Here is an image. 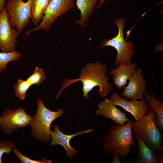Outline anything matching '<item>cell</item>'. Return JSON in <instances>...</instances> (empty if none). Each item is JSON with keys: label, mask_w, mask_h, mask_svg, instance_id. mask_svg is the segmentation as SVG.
Listing matches in <instances>:
<instances>
[{"label": "cell", "mask_w": 163, "mask_h": 163, "mask_svg": "<svg viewBox=\"0 0 163 163\" xmlns=\"http://www.w3.org/2000/svg\"><path fill=\"white\" fill-rule=\"evenodd\" d=\"M107 72L106 63L102 64L101 62L98 61L95 63L87 64L81 69L78 78H67L63 82L62 88L58 92L56 98L59 97L61 93L66 88L78 81L82 83V96L84 98L88 99L89 97V93L96 86L99 87L97 91L99 96L105 97L113 89L112 84L108 82L110 77L107 75Z\"/></svg>", "instance_id": "obj_1"}, {"label": "cell", "mask_w": 163, "mask_h": 163, "mask_svg": "<svg viewBox=\"0 0 163 163\" xmlns=\"http://www.w3.org/2000/svg\"><path fill=\"white\" fill-rule=\"evenodd\" d=\"M132 119H130L123 125H112L105 135L103 141V149L111 155L117 151L122 158H126L131 153V146L136 147L137 143L133 138L132 131Z\"/></svg>", "instance_id": "obj_2"}, {"label": "cell", "mask_w": 163, "mask_h": 163, "mask_svg": "<svg viewBox=\"0 0 163 163\" xmlns=\"http://www.w3.org/2000/svg\"><path fill=\"white\" fill-rule=\"evenodd\" d=\"M156 114L153 109L149 107L143 117L139 120L132 121V133L140 137L146 145L156 153L163 152L161 146L162 142L161 131L157 127L155 119Z\"/></svg>", "instance_id": "obj_3"}, {"label": "cell", "mask_w": 163, "mask_h": 163, "mask_svg": "<svg viewBox=\"0 0 163 163\" xmlns=\"http://www.w3.org/2000/svg\"><path fill=\"white\" fill-rule=\"evenodd\" d=\"M37 108L36 114L30 124L32 135L40 142L48 143L51 140V123L55 119L60 117L65 111L62 108H59L56 111L50 110L44 105L40 97L37 99Z\"/></svg>", "instance_id": "obj_4"}, {"label": "cell", "mask_w": 163, "mask_h": 163, "mask_svg": "<svg viewBox=\"0 0 163 163\" xmlns=\"http://www.w3.org/2000/svg\"><path fill=\"white\" fill-rule=\"evenodd\" d=\"M125 21V19L121 17L114 19V22L117 24L118 29L117 34L110 40H103L100 46L101 49L109 46L116 50L117 55L115 62L117 67L122 63H132L131 58L135 53V47L131 41L126 42L124 39L123 29Z\"/></svg>", "instance_id": "obj_5"}, {"label": "cell", "mask_w": 163, "mask_h": 163, "mask_svg": "<svg viewBox=\"0 0 163 163\" xmlns=\"http://www.w3.org/2000/svg\"><path fill=\"white\" fill-rule=\"evenodd\" d=\"M33 0H8L5 8L11 27L16 28L19 34L27 25L31 17Z\"/></svg>", "instance_id": "obj_6"}, {"label": "cell", "mask_w": 163, "mask_h": 163, "mask_svg": "<svg viewBox=\"0 0 163 163\" xmlns=\"http://www.w3.org/2000/svg\"><path fill=\"white\" fill-rule=\"evenodd\" d=\"M75 0H50L45 11L41 22L34 28L27 30L25 35L32 32L43 30L48 31L59 17L67 13L74 7Z\"/></svg>", "instance_id": "obj_7"}, {"label": "cell", "mask_w": 163, "mask_h": 163, "mask_svg": "<svg viewBox=\"0 0 163 163\" xmlns=\"http://www.w3.org/2000/svg\"><path fill=\"white\" fill-rule=\"evenodd\" d=\"M34 117L28 115L22 107L16 110L7 109L2 113L0 129L7 134H11L30 125Z\"/></svg>", "instance_id": "obj_8"}, {"label": "cell", "mask_w": 163, "mask_h": 163, "mask_svg": "<svg viewBox=\"0 0 163 163\" xmlns=\"http://www.w3.org/2000/svg\"><path fill=\"white\" fill-rule=\"evenodd\" d=\"M19 34L11 26L5 8L0 13V49L2 52H9L15 50Z\"/></svg>", "instance_id": "obj_9"}, {"label": "cell", "mask_w": 163, "mask_h": 163, "mask_svg": "<svg viewBox=\"0 0 163 163\" xmlns=\"http://www.w3.org/2000/svg\"><path fill=\"white\" fill-rule=\"evenodd\" d=\"M127 86L124 87L121 95L126 99L142 100L146 93V81L142 70L137 69L132 75Z\"/></svg>", "instance_id": "obj_10"}, {"label": "cell", "mask_w": 163, "mask_h": 163, "mask_svg": "<svg viewBox=\"0 0 163 163\" xmlns=\"http://www.w3.org/2000/svg\"><path fill=\"white\" fill-rule=\"evenodd\" d=\"M109 99L115 105L121 107L130 113L135 121L142 118L149 107L146 104L147 101L145 99L140 101L132 100L128 101L126 98L120 97L117 92H113Z\"/></svg>", "instance_id": "obj_11"}, {"label": "cell", "mask_w": 163, "mask_h": 163, "mask_svg": "<svg viewBox=\"0 0 163 163\" xmlns=\"http://www.w3.org/2000/svg\"><path fill=\"white\" fill-rule=\"evenodd\" d=\"M54 131L51 130V143L52 145H61L66 151V156L70 159L72 158L74 155L78 153V150L72 148L70 145V141L73 137L85 133H89L94 131L93 128H90L82 131H79L75 133L67 135L61 132L59 127L56 124L53 126Z\"/></svg>", "instance_id": "obj_12"}, {"label": "cell", "mask_w": 163, "mask_h": 163, "mask_svg": "<svg viewBox=\"0 0 163 163\" xmlns=\"http://www.w3.org/2000/svg\"><path fill=\"white\" fill-rule=\"evenodd\" d=\"M98 107V109L95 112L96 115L110 119L116 124L122 126L129 120L126 113L116 107L109 99L105 98L104 101H100Z\"/></svg>", "instance_id": "obj_13"}, {"label": "cell", "mask_w": 163, "mask_h": 163, "mask_svg": "<svg viewBox=\"0 0 163 163\" xmlns=\"http://www.w3.org/2000/svg\"><path fill=\"white\" fill-rule=\"evenodd\" d=\"M137 64L132 62L129 64L122 63L116 69H113L108 72L112 75L113 83L119 89L124 87L132 75L136 70Z\"/></svg>", "instance_id": "obj_14"}, {"label": "cell", "mask_w": 163, "mask_h": 163, "mask_svg": "<svg viewBox=\"0 0 163 163\" xmlns=\"http://www.w3.org/2000/svg\"><path fill=\"white\" fill-rule=\"evenodd\" d=\"M135 134L138 144L137 163H163V158L161 155L155 152L146 145L140 137Z\"/></svg>", "instance_id": "obj_15"}, {"label": "cell", "mask_w": 163, "mask_h": 163, "mask_svg": "<svg viewBox=\"0 0 163 163\" xmlns=\"http://www.w3.org/2000/svg\"><path fill=\"white\" fill-rule=\"evenodd\" d=\"M98 0H76L78 9L81 13L80 18L73 23L81 28H85L88 25L90 18L93 13L94 8Z\"/></svg>", "instance_id": "obj_16"}, {"label": "cell", "mask_w": 163, "mask_h": 163, "mask_svg": "<svg viewBox=\"0 0 163 163\" xmlns=\"http://www.w3.org/2000/svg\"><path fill=\"white\" fill-rule=\"evenodd\" d=\"M146 93L145 95L147 104L152 108L155 112L156 116L155 123L158 129L161 131L163 129V103L157 99L155 94Z\"/></svg>", "instance_id": "obj_17"}, {"label": "cell", "mask_w": 163, "mask_h": 163, "mask_svg": "<svg viewBox=\"0 0 163 163\" xmlns=\"http://www.w3.org/2000/svg\"><path fill=\"white\" fill-rule=\"evenodd\" d=\"M50 0H33L31 10L30 19L36 27L43 18L45 11Z\"/></svg>", "instance_id": "obj_18"}, {"label": "cell", "mask_w": 163, "mask_h": 163, "mask_svg": "<svg viewBox=\"0 0 163 163\" xmlns=\"http://www.w3.org/2000/svg\"><path fill=\"white\" fill-rule=\"evenodd\" d=\"M21 53L16 50L9 52H0V73L5 71L10 62L20 59Z\"/></svg>", "instance_id": "obj_19"}, {"label": "cell", "mask_w": 163, "mask_h": 163, "mask_svg": "<svg viewBox=\"0 0 163 163\" xmlns=\"http://www.w3.org/2000/svg\"><path fill=\"white\" fill-rule=\"evenodd\" d=\"M31 85L26 80L19 79L14 86L15 95L21 100L25 98L26 93Z\"/></svg>", "instance_id": "obj_20"}, {"label": "cell", "mask_w": 163, "mask_h": 163, "mask_svg": "<svg viewBox=\"0 0 163 163\" xmlns=\"http://www.w3.org/2000/svg\"><path fill=\"white\" fill-rule=\"evenodd\" d=\"M46 76L43 70L38 67H36L33 73L26 79L32 85L36 84L37 86L41 85L46 79Z\"/></svg>", "instance_id": "obj_21"}, {"label": "cell", "mask_w": 163, "mask_h": 163, "mask_svg": "<svg viewBox=\"0 0 163 163\" xmlns=\"http://www.w3.org/2000/svg\"><path fill=\"white\" fill-rule=\"evenodd\" d=\"M15 147L14 142L10 140L0 141V163H2V158L4 153L9 154Z\"/></svg>", "instance_id": "obj_22"}, {"label": "cell", "mask_w": 163, "mask_h": 163, "mask_svg": "<svg viewBox=\"0 0 163 163\" xmlns=\"http://www.w3.org/2000/svg\"><path fill=\"white\" fill-rule=\"evenodd\" d=\"M13 150L15 155L22 163H50L51 162V160H46L44 158H42L41 161L30 159L21 154L15 147L13 148Z\"/></svg>", "instance_id": "obj_23"}, {"label": "cell", "mask_w": 163, "mask_h": 163, "mask_svg": "<svg viewBox=\"0 0 163 163\" xmlns=\"http://www.w3.org/2000/svg\"><path fill=\"white\" fill-rule=\"evenodd\" d=\"M113 157L112 158V161L111 163H121L120 160V157L117 151H115L113 155Z\"/></svg>", "instance_id": "obj_24"}, {"label": "cell", "mask_w": 163, "mask_h": 163, "mask_svg": "<svg viewBox=\"0 0 163 163\" xmlns=\"http://www.w3.org/2000/svg\"><path fill=\"white\" fill-rule=\"evenodd\" d=\"M5 0H0V13L4 9L5 6Z\"/></svg>", "instance_id": "obj_25"}, {"label": "cell", "mask_w": 163, "mask_h": 163, "mask_svg": "<svg viewBox=\"0 0 163 163\" xmlns=\"http://www.w3.org/2000/svg\"><path fill=\"white\" fill-rule=\"evenodd\" d=\"M111 0H100L97 5L95 7V9L96 10H98L100 9L101 7L103 4L106 1H110Z\"/></svg>", "instance_id": "obj_26"}, {"label": "cell", "mask_w": 163, "mask_h": 163, "mask_svg": "<svg viewBox=\"0 0 163 163\" xmlns=\"http://www.w3.org/2000/svg\"><path fill=\"white\" fill-rule=\"evenodd\" d=\"M2 118L1 117H0V124L2 121Z\"/></svg>", "instance_id": "obj_27"}]
</instances>
